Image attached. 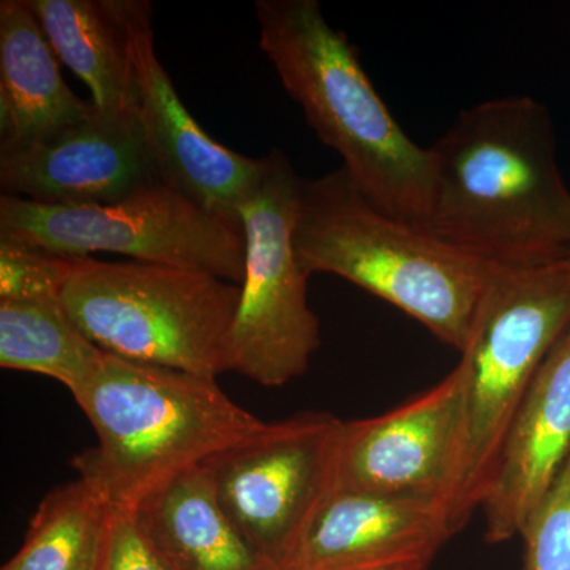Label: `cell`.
Returning a JSON list of instances; mask_svg holds the SVG:
<instances>
[{
    "instance_id": "15",
    "label": "cell",
    "mask_w": 570,
    "mask_h": 570,
    "mask_svg": "<svg viewBox=\"0 0 570 570\" xmlns=\"http://www.w3.org/2000/svg\"><path fill=\"white\" fill-rule=\"evenodd\" d=\"M26 0L0 2V156L62 132L91 112Z\"/></svg>"
},
{
    "instance_id": "20",
    "label": "cell",
    "mask_w": 570,
    "mask_h": 570,
    "mask_svg": "<svg viewBox=\"0 0 570 570\" xmlns=\"http://www.w3.org/2000/svg\"><path fill=\"white\" fill-rule=\"evenodd\" d=\"M78 258L0 239V302L61 299Z\"/></svg>"
},
{
    "instance_id": "4",
    "label": "cell",
    "mask_w": 570,
    "mask_h": 570,
    "mask_svg": "<svg viewBox=\"0 0 570 570\" xmlns=\"http://www.w3.org/2000/svg\"><path fill=\"white\" fill-rule=\"evenodd\" d=\"M294 245L307 276L344 277L460 354L498 268L379 208L343 167L303 179Z\"/></svg>"
},
{
    "instance_id": "9",
    "label": "cell",
    "mask_w": 570,
    "mask_h": 570,
    "mask_svg": "<svg viewBox=\"0 0 570 570\" xmlns=\"http://www.w3.org/2000/svg\"><path fill=\"white\" fill-rule=\"evenodd\" d=\"M341 425L330 412H299L206 464L228 519L281 570L291 568L335 493Z\"/></svg>"
},
{
    "instance_id": "16",
    "label": "cell",
    "mask_w": 570,
    "mask_h": 570,
    "mask_svg": "<svg viewBox=\"0 0 570 570\" xmlns=\"http://www.w3.org/2000/svg\"><path fill=\"white\" fill-rule=\"evenodd\" d=\"M135 512L170 570H281L228 519L208 466L179 475Z\"/></svg>"
},
{
    "instance_id": "1",
    "label": "cell",
    "mask_w": 570,
    "mask_h": 570,
    "mask_svg": "<svg viewBox=\"0 0 570 570\" xmlns=\"http://www.w3.org/2000/svg\"><path fill=\"white\" fill-rule=\"evenodd\" d=\"M430 149L431 234L502 268L569 261L570 190L542 104L509 96L469 107Z\"/></svg>"
},
{
    "instance_id": "11",
    "label": "cell",
    "mask_w": 570,
    "mask_h": 570,
    "mask_svg": "<svg viewBox=\"0 0 570 570\" xmlns=\"http://www.w3.org/2000/svg\"><path fill=\"white\" fill-rule=\"evenodd\" d=\"M121 6L132 66L130 112L157 178L206 212L242 223L239 206L264 178L268 157L232 151L198 126L157 58L151 3Z\"/></svg>"
},
{
    "instance_id": "24",
    "label": "cell",
    "mask_w": 570,
    "mask_h": 570,
    "mask_svg": "<svg viewBox=\"0 0 570 570\" xmlns=\"http://www.w3.org/2000/svg\"><path fill=\"white\" fill-rule=\"evenodd\" d=\"M569 261H570V257H569Z\"/></svg>"
},
{
    "instance_id": "10",
    "label": "cell",
    "mask_w": 570,
    "mask_h": 570,
    "mask_svg": "<svg viewBox=\"0 0 570 570\" xmlns=\"http://www.w3.org/2000/svg\"><path fill=\"white\" fill-rule=\"evenodd\" d=\"M464 392L466 374L459 363L434 387L385 414L343 420L335 491L433 499L448 504L453 517L463 456Z\"/></svg>"
},
{
    "instance_id": "8",
    "label": "cell",
    "mask_w": 570,
    "mask_h": 570,
    "mask_svg": "<svg viewBox=\"0 0 570 570\" xmlns=\"http://www.w3.org/2000/svg\"><path fill=\"white\" fill-rule=\"evenodd\" d=\"M254 194L239 206L246 235L245 279L224 347V367L264 387L302 377L321 347V325L307 305V276L295 253L302 178L281 149Z\"/></svg>"
},
{
    "instance_id": "6",
    "label": "cell",
    "mask_w": 570,
    "mask_h": 570,
    "mask_svg": "<svg viewBox=\"0 0 570 570\" xmlns=\"http://www.w3.org/2000/svg\"><path fill=\"white\" fill-rule=\"evenodd\" d=\"M238 284L198 269L78 258L61 303L104 352L198 376L225 373Z\"/></svg>"
},
{
    "instance_id": "19",
    "label": "cell",
    "mask_w": 570,
    "mask_h": 570,
    "mask_svg": "<svg viewBox=\"0 0 570 570\" xmlns=\"http://www.w3.org/2000/svg\"><path fill=\"white\" fill-rule=\"evenodd\" d=\"M112 505L89 480L51 490L2 570H99Z\"/></svg>"
},
{
    "instance_id": "23",
    "label": "cell",
    "mask_w": 570,
    "mask_h": 570,
    "mask_svg": "<svg viewBox=\"0 0 570 570\" xmlns=\"http://www.w3.org/2000/svg\"><path fill=\"white\" fill-rule=\"evenodd\" d=\"M428 564L422 562H409V564L387 566V568L367 569V570H426Z\"/></svg>"
},
{
    "instance_id": "12",
    "label": "cell",
    "mask_w": 570,
    "mask_h": 570,
    "mask_svg": "<svg viewBox=\"0 0 570 570\" xmlns=\"http://www.w3.org/2000/svg\"><path fill=\"white\" fill-rule=\"evenodd\" d=\"M132 112L94 105L50 140L0 156L3 195L41 205H107L157 183Z\"/></svg>"
},
{
    "instance_id": "18",
    "label": "cell",
    "mask_w": 570,
    "mask_h": 570,
    "mask_svg": "<svg viewBox=\"0 0 570 570\" xmlns=\"http://www.w3.org/2000/svg\"><path fill=\"white\" fill-rule=\"evenodd\" d=\"M105 352L73 324L61 299L0 302V366L61 382L71 396L86 387Z\"/></svg>"
},
{
    "instance_id": "14",
    "label": "cell",
    "mask_w": 570,
    "mask_h": 570,
    "mask_svg": "<svg viewBox=\"0 0 570 570\" xmlns=\"http://www.w3.org/2000/svg\"><path fill=\"white\" fill-rule=\"evenodd\" d=\"M456 532L444 502L335 491L288 570H367L409 562L430 566Z\"/></svg>"
},
{
    "instance_id": "7",
    "label": "cell",
    "mask_w": 570,
    "mask_h": 570,
    "mask_svg": "<svg viewBox=\"0 0 570 570\" xmlns=\"http://www.w3.org/2000/svg\"><path fill=\"white\" fill-rule=\"evenodd\" d=\"M0 239L85 258L121 254L130 261L198 269L242 285L243 223L206 212L157 181L107 205H41L0 197Z\"/></svg>"
},
{
    "instance_id": "22",
    "label": "cell",
    "mask_w": 570,
    "mask_h": 570,
    "mask_svg": "<svg viewBox=\"0 0 570 570\" xmlns=\"http://www.w3.org/2000/svg\"><path fill=\"white\" fill-rule=\"evenodd\" d=\"M99 570H170L142 531L137 512L112 508Z\"/></svg>"
},
{
    "instance_id": "3",
    "label": "cell",
    "mask_w": 570,
    "mask_h": 570,
    "mask_svg": "<svg viewBox=\"0 0 570 570\" xmlns=\"http://www.w3.org/2000/svg\"><path fill=\"white\" fill-rule=\"evenodd\" d=\"M73 400L99 444L71 464L112 508L132 512L179 475L206 466L266 425L225 395L216 377L108 352Z\"/></svg>"
},
{
    "instance_id": "13",
    "label": "cell",
    "mask_w": 570,
    "mask_h": 570,
    "mask_svg": "<svg viewBox=\"0 0 570 570\" xmlns=\"http://www.w3.org/2000/svg\"><path fill=\"white\" fill-rule=\"evenodd\" d=\"M570 455V326L547 356L513 415L487 497L485 540L523 534Z\"/></svg>"
},
{
    "instance_id": "2",
    "label": "cell",
    "mask_w": 570,
    "mask_h": 570,
    "mask_svg": "<svg viewBox=\"0 0 570 570\" xmlns=\"http://www.w3.org/2000/svg\"><path fill=\"white\" fill-rule=\"evenodd\" d=\"M255 18L258 47L356 187L428 230L436 186L431 149L401 129L346 33L330 26L317 0H257Z\"/></svg>"
},
{
    "instance_id": "5",
    "label": "cell",
    "mask_w": 570,
    "mask_h": 570,
    "mask_svg": "<svg viewBox=\"0 0 570 570\" xmlns=\"http://www.w3.org/2000/svg\"><path fill=\"white\" fill-rule=\"evenodd\" d=\"M570 326V261L498 266L461 352L466 374L463 456L453 520L463 530L487 497L513 415Z\"/></svg>"
},
{
    "instance_id": "21",
    "label": "cell",
    "mask_w": 570,
    "mask_h": 570,
    "mask_svg": "<svg viewBox=\"0 0 570 570\" xmlns=\"http://www.w3.org/2000/svg\"><path fill=\"white\" fill-rule=\"evenodd\" d=\"M521 538L523 570H570V455L549 498Z\"/></svg>"
},
{
    "instance_id": "17",
    "label": "cell",
    "mask_w": 570,
    "mask_h": 570,
    "mask_svg": "<svg viewBox=\"0 0 570 570\" xmlns=\"http://www.w3.org/2000/svg\"><path fill=\"white\" fill-rule=\"evenodd\" d=\"M66 63L105 111L130 112L129 36L121 0H26Z\"/></svg>"
}]
</instances>
